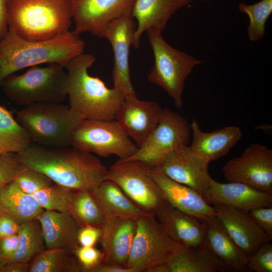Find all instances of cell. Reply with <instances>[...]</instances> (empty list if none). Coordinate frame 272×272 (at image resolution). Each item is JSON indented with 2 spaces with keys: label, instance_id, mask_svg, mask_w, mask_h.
Segmentation results:
<instances>
[{
  "label": "cell",
  "instance_id": "12",
  "mask_svg": "<svg viewBox=\"0 0 272 272\" xmlns=\"http://www.w3.org/2000/svg\"><path fill=\"white\" fill-rule=\"evenodd\" d=\"M222 172L229 182L272 193V150L264 145L252 144L240 156L227 161Z\"/></svg>",
  "mask_w": 272,
  "mask_h": 272
},
{
  "label": "cell",
  "instance_id": "8",
  "mask_svg": "<svg viewBox=\"0 0 272 272\" xmlns=\"http://www.w3.org/2000/svg\"><path fill=\"white\" fill-rule=\"evenodd\" d=\"M71 146L101 157L115 155L121 160L138 149L115 119H84L74 132Z\"/></svg>",
  "mask_w": 272,
  "mask_h": 272
},
{
  "label": "cell",
  "instance_id": "11",
  "mask_svg": "<svg viewBox=\"0 0 272 272\" xmlns=\"http://www.w3.org/2000/svg\"><path fill=\"white\" fill-rule=\"evenodd\" d=\"M105 179L116 183L139 208L154 214L165 201L150 173V167L138 161L119 160L108 168Z\"/></svg>",
  "mask_w": 272,
  "mask_h": 272
},
{
  "label": "cell",
  "instance_id": "16",
  "mask_svg": "<svg viewBox=\"0 0 272 272\" xmlns=\"http://www.w3.org/2000/svg\"><path fill=\"white\" fill-rule=\"evenodd\" d=\"M209 164L186 145L169 153L158 166L170 178L193 189L203 196L211 177Z\"/></svg>",
  "mask_w": 272,
  "mask_h": 272
},
{
  "label": "cell",
  "instance_id": "19",
  "mask_svg": "<svg viewBox=\"0 0 272 272\" xmlns=\"http://www.w3.org/2000/svg\"><path fill=\"white\" fill-rule=\"evenodd\" d=\"M203 197L210 204L223 205L245 211L272 206V193L237 182L221 183L211 177Z\"/></svg>",
  "mask_w": 272,
  "mask_h": 272
},
{
  "label": "cell",
  "instance_id": "1",
  "mask_svg": "<svg viewBox=\"0 0 272 272\" xmlns=\"http://www.w3.org/2000/svg\"><path fill=\"white\" fill-rule=\"evenodd\" d=\"M22 165L74 191H91L105 180L108 168L95 155L72 146L30 145L16 153Z\"/></svg>",
  "mask_w": 272,
  "mask_h": 272
},
{
  "label": "cell",
  "instance_id": "6",
  "mask_svg": "<svg viewBox=\"0 0 272 272\" xmlns=\"http://www.w3.org/2000/svg\"><path fill=\"white\" fill-rule=\"evenodd\" d=\"M0 86L19 105L62 102L67 96V76L63 65L51 63L45 67L32 66L21 75L13 74Z\"/></svg>",
  "mask_w": 272,
  "mask_h": 272
},
{
  "label": "cell",
  "instance_id": "17",
  "mask_svg": "<svg viewBox=\"0 0 272 272\" xmlns=\"http://www.w3.org/2000/svg\"><path fill=\"white\" fill-rule=\"evenodd\" d=\"M150 173L165 200L171 206L200 221L215 217L214 206L193 189L168 177L159 166Z\"/></svg>",
  "mask_w": 272,
  "mask_h": 272
},
{
  "label": "cell",
  "instance_id": "5",
  "mask_svg": "<svg viewBox=\"0 0 272 272\" xmlns=\"http://www.w3.org/2000/svg\"><path fill=\"white\" fill-rule=\"evenodd\" d=\"M83 119L62 102L30 104L17 111L16 116L31 142L50 147L71 146L74 132Z\"/></svg>",
  "mask_w": 272,
  "mask_h": 272
},
{
  "label": "cell",
  "instance_id": "30",
  "mask_svg": "<svg viewBox=\"0 0 272 272\" xmlns=\"http://www.w3.org/2000/svg\"><path fill=\"white\" fill-rule=\"evenodd\" d=\"M31 144L27 131L0 105V153H19Z\"/></svg>",
  "mask_w": 272,
  "mask_h": 272
},
{
  "label": "cell",
  "instance_id": "47",
  "mask_svg": "<svg viewBox=\"0 0 272 272\" xmlns=\"http://www.w3.org/2000/svg\"><path fill=\"white\" fill-rule=\"evenodd\" d=\"M202 1H211V0H202Z\"/></svg>",
  "mask_w": 272,
  "mask_h": 272
},
{
  "label": "cell",
  "instance_id": "27",
  "mask_svg": "<svg viewBox=\"0 0 272 272\" xmlns=\"http://www.w3.org/2000/svg\"><path fill=\"white\" fill-rule=\"evenodd\" d=\"M43 211L35 197L23 191L14 181L0 188V215L21 224L36 219Z\"/></svg>",
  "mask_w": 272,
  "mask_h": 272
},
{
  "label": "cell",
  "instance_id": "43",
  "mask_svg": "<svg viewBox=\"0 0 272 272\" xmlns=\"http://www.w3.org/2000/svg\"><path fill=\"white\" fill-rule=\"evenodd\" d=\"M89 272H136L131 268L101 262Z\"/></svg>",
  "mask_w": 272,
  "mask_h": 272
},
{
  "label": "cell",
  "instance_id": "34",
  "mask_svg": "<svg viewBox=\"0 0 272 272\" xmlns=\"http://www.w3.org/2000/svg\"><path fill=\"white\" fill-rule=\"evenodd\" d=\"M74 192L53 183L33 195L44 210L70 213Z\"/></svg>",
  "mask_w": 272,
  "mask_h": 272
},
{
  "label": "cell",
  "instance_id": "38",
  "mask_svg": "<svg viewBox=\"0 0 272 272\" xmlns=\"http://www.w3.org/2000/svg\"><path fill=\"white\" fill-rule=\"evenodd\" d=\"M80 264L81 271L89 272L91 269L102 262L103 254L102 251L94 246H78L74 250Z\"/></svg>",
  "mask_w": 272,
  "mask_h": 272
},
{
  "label": "cell",
  "instance_id": "42",
  "mask_svg": "<svg viewBox=\"0 0 272 272\" xmlns=\"http://www.w3.org/2000/svg\"><path fill=\"white\" fill-rule=\"evenodd\" d=\"M20 224L12 218L0 215V239L18 234Z\"/></svg>",
  "mask_w": 272,
  "mask_h": 272
},
{
  "label": "cell",
  "instance_id": "29",
  "mask_svg": "<svg viewBox=\"0 0 272 272\" xmlns=\"http://www.w3.org/2000/svg\"><path fill=\"white\" fill-rule=\"evenodd\" d=\"M18 236V248L9 261L29 263L46 249L41 226L37 219L20 224Z\"/></svg>",
  "mask_w": 272,
  "mask_h": 272
},
{
  "label": "cell",
  "instance_id": "9",
  "mask_svg": "<svg viewBox=\"0 0 272 272\" xmlns=\"http://www.w3.org/2000/svg\"><path fill=\"white\" fill-rule=\"evenodd\" d=\"M136 222V232L126 266L136 272H152L182 245L169 237L154 214L143 215Z\"/></svg>",
  "mask_w": 272,
  "mask_h": 272
},
{
  "label": "cell",
  "instance_id": "45",
  "mask_svg": "<svg viewBox=\"0 0 272 272\" xmlns=\"http://www.w3.org/2000/svg\"><path fill=\"white\" fill-rule=\"evenodd\" d=\"M29 268V263L9 261L5 265L2 272H27Z\"/></svg>",
  "mask_w": 272,
  "mask_h": 272
},
{
  "label": "cell",
  "instance_id": "23",
  "mask_svg": "<svg viewBox=\"0 0 272 272\" xmlns=\"http://www.w3.org/2000/svg\"><path fill=\"white\" fill-rule=\"evenodd\" d=\"M201 221L204 227L206 246L225 270L248 271V256L229 236L216 217Z\"/></svg>",
  "mask_w": 272,
  "mask_h": 272
},
{
  "label": "cell",
  "instance_id": "2",
  "mask_svg": "<svg viewBox=\"0 0 272 272\" xmlns=\"http://www.w3.org/2000/svg\"><path fill=\"white\" fill-rule=\"evenodd\" d=\"M74 31L48 40L32 41L22 38L10 29L0 41V85L9 76L25 68L57 63L64 67L84 53L85 43Z\"/></svg>",
  "mask_w": 272,
  "mask_h": 272
},
{
  "label": "cell",
  "instance_id": "37",
  "mask_svg": "<svg viewBox=\"0 0 272 272\" xmlns=\"http://www.w3.org/2000/svg\"><path fill=\"white\" fill-rule=\"evenodd\" d=\"M22 166L16 153H0V188L13 181Z\"/></svg>",
  "mask_w": 272,
  "mask_h": 272
},
{
  "label": "cell",
  "instance_id": "33",
  "mask_svg": "<svg viewBox=\"0 0 272 272\" xmlns=\"http://www.w3.org/2000/svg\"><path fill=\"white\" fill-rule=\"evenodd\" d=\"M239 10L249 19L247 35L249 40L256 42L261 39L265 33V25L272 13V0H260L252 5L241 3Z\"/></svg>",
  "mask_w": 272,
  "mask_h": 272
},
{
  "label": "cell",
  "instance_id": "3",
  "mask_svg": "<svg viewBox=\"0 0 272 272\" xmlns=\"http://www.w3.org/2000/svg\"><path fill=\"white\" fill-rule=\"evenodd\" d=\"M95 61L93 54L84 52L65 65L69 105L84 119H114L125 98L120 91L109 88L99 78L89 74Z\"/></svg>",
  "mask_w": 272,
  "mask_h": 272
},
{
  "label": "cell",
  "instance_id": "15",
  "mask_svg": "<svg viewBox=\"0 0 272 272\" xmlns=\"http://www.w3.org/2000/svg\"><path fill=\"white\" fill-rule=\"evenodd\" d=\"M214 208L215 217L223 228L247 256L271 240L248 212L223 205H215Z\"/></svg>",
  "mask_w": 272,
  "mask_h": 272
},
{
  "label": "cell",
  "instance_id": "46",
  "mask_svg": "<svg viewBox=\"0 0 272 272\" xmlns=\"http://www.w3.org/2000/svg\"><path fill=\"white\" fill-rule=\"evenodd\" d=\"M7 262L8 261L0 254V272H2L4 266Z\"/></svg>",
  "mask_w": 272,
  "mask_h": 272
},
{
  "label": "cell",
  "instance_id": "39",
  "mask_svg": "<svg viewBox=\"0 0 272 272\" xmlns=\"http://www.w3.org/2000/svg\"><path fill=\"white\" fill-rule=\"evenodd\" d=\"M248 213L258 227L272 239V206L256 208Z\"/></svg>",
  "mask_w": 272,
  "mask_h": 272
},
{
  "label": "cell",
  "instance_id": "18",
  "mask_svg": "<svg viewBox=\"0 0 272 272\" xmlns=\"http://www.w3.org/2000/svg\"><path fill=\"white\" fill-rule=\"evenodd\" d=\"M162 110L154 101L125 99L117 110L114 119L139 147L157 125Z\"/></svg>",
  "mask_w": 272,
  "mask_h": 272
},
{
  "label": "cell",
  "instance_id": "28",
  "mask_svg": "<svg viewBox=\"0 0 272 272\" xmlns=\"http://www.w3.org/2000/svg\"><path fill=\"white\" fill-rule=\"evenodd\" d=\"M90 191L98 201L105 217H121L136 221L141 216L147 214L111 180H104Z\"/></svg>",
  "mask_w": 272,
  "mask_h": 272
},
{
  "label": "cell",
  "instance_id": "25",
  "mask_svg": "<svg viewBox=\"0 0 272 272\" xmlns=\"http://www.w3.org/2000/svg\"><path fill=\"white\" fill-rule=\"evenodd\" d=\"M36 219L41 225L46 248H62L74 253L79 245L80 227L70 213L44 210Z\"/></svg>",
  "mask_w": 272,
  "mask_h": 272
},
{
  "label": "cell",
  "instance_id": "10",
  "mask_svg": "<svg viewBox=\"0 0 272 272\" xmlns=\"http://www.w3.org/2000/svg\"><path fill=\"white\" fill-rule=\"evenodd\" d=\"M191 140L190 123L179 113L164 108L157 125L145 142L132 156L122 161H138L150 167L158 166L169 153L189 145Z\"/></svg>",
  "mask_w": 272,
  "mask_h": 272
},
{
  "label": "cell",
  "instance_id": "13",
  "mask_svg": "<svg viewBox=\"0 0 272 272\" xmlns=\"http://www.w3.org/2000/svg\"><path fill=\"white\" fill-rule=\"evenodd\" d=\"M136 27L131 14L126 15L111 22L98 37L106 39L111 45L114 54L113 87L120 91L125 99L138 98L131 81L129 63Z\"/></svg>",
  "mask_w": 272,
  "mask_h": 272
},
{
  "label": "cell",
  "instance_id": "36",
  "mask_svg": "<svg viewBox=\"0 0 272 272\" xmlns=\"http://www.w3.org/2000/svg\"><path fill=\"white\" fill-rule=\"evenodd\" d=\"M248 270L272 272V244L270 242L262 245L253 254L248 256Z\"/></svg>",
  "mask_w": 272,
  "mask_h": 272
},
{
  "label": "cell",
  "instance_id": "31",
  "mask_svg": "<svg viewBox=\"0 0 272 272\" xmlns=\"http://www.w3.org/2000/svg\"><path fill=\"white\" fill-rule=\"evenodd\" d=\"M70 213L80 227L90 225L102 228L105 216L90 191H75Z\"/></svg>",
  "mask_w": 272,
  "mask_h": 272
},
{
  "label": "cell",
  "instance_id": "24",
  "mask_svg": "<svg viewBox=\"0 0 272 272\" xmlns=\"http://www.w3.org/2000/svg\"><path fill=\"white\" fill-rule=\"evenodd\" d=\"M190 126L191 140L189 146L191 150L210 163L226 155L242 137V132L237 126L206 132L194 119Z\"/></svg>",
  "mask_w": 272,
  "mask_h": 272
},
{
  "label": "cell",
  "instance_id": "41",
  "mask_svg": "<svg viewBox=\"0 0 272 272\" xmlns=\"http://www.w3.org/2000/svg\"><path fill=\"white\" fill-rule=\"evenodd\" d=\"M18 246V234L0 239V254L8 262L14 256Z\"/></svg>",
  "mask_w": 272,
  "mask_h": 272
},
{
  "label": "cell",
  "instance_id": "35",
  "mask_svg": "<svg viewBox=\"0 0 272 272\" xmlns=\"http://www.w3.org/2000/svg\"><path fill=\"white\" fill-rule=\"evenodd\" d=\"M14 181L23 191L31 195L53 183L44 174L23 166L17 172Z\"/></svg>",
  "mask_w": 272,
  "mask_h": 272
},
{
  "label": "cell",
  "instance_id": "44",
  "mask_svg": "<svg viewBox=\"0 0 272 272\" xmlns=\"http://www.w3.org/2000/svg\"><path fill=\"white\" fill-rule=\"evenodd\" d=\"M8 0H0V41L9 30L7 8Z\"/></svg>",
  "mask_w": 272,
  "mask_h": 272
},
{
  "label": "cell",
  "instance_id": "14",
  "mask_svg": "<svg viewBox=\"0 0 272 272\" xmlns=\"http://www.w3.org/2000/svg\"><path fill=\"white\" fill-rule=\"evenodd\" d=\"M135 0H72L74 31L99 37L114 20L131 14Z\"/></svg>",
  "mask_w": 272,
  "mask_h": 272
},
{
  "label": "cell",
  "instance_id": "4",
  "mask_svg": "<svg viewBox=\"0 0 272 272\" xmlns=\"http://www.w3.org/2000/svg\"><path fill=\"white\" fill-rule=\"evenodd\" d=\"M9 29L32 41L52 39L70 31L72 0H8Z\"/></svg>",
  "mask_w": 272,
  "mask_h": 272
},
{
  "label": "cell",
  "instance_id": "32",
  "mask_svg": "<svg viewBox=\"0 0 272 272\" xmlns=\"http://www.w3.org/2000/svg\"><path fill=\"white\" fill-rule=\"evenodd\" d=\"M73 252L62 248H46L29 264V272H67L81 271L75 262Z\"/></svg>",
  "mask_w": 272,
  "mask_h": 272
},
{
  "label": "cell",
  "instance_id": "20",
  "mask_svg": "<svg viewBox=\"0 0 272 272\" xmlns=\"http://www.w3.org/2000/svg\"><path fill=\"white\" fill-rule=\"evenodd\" d=\"M136 229L135 220L105 217L100 239L103 254L102 262L126 266Z\"/></svg>",
  "mask_w": 272,
  "mask_h": 272
},
{
  "label": "cell",
  "instance_id": "7",
  "mask_svg": "<svg viewBox=\"0 0 272 272\" xmlns=\"http://www.w3.org/2000/svg\"><path fill=\"white\" fill-rule=\"evenodd\" d=\"M146 32L154 56L148 79L163 89L175 106L181 108L185 81L193 68L202 61L172 47L164 39L162 32L150 29Z\"/></svg>",
  "mask_w": 272,
  "mask_h": 272
},
{
  "label": "cell",
  "instance_id": "21",
  "mask_svg": "<svg viewBox=\"0 0 272 272\" xmlns=\"http://www.w3.org/2000/svg\"><path fill=\"white\" fill-rule=\"evenodd\" d=\"M169 237L186 247L206 246L205 231L198 219L171 206L166 200L154 214Z\"/></svg>",
  "mask_w": 272,
  "mask_h": 272
},
{
  "label": "cell",
  "instance_id": "26",
  "mask_svg": "<svg viewBox=\"0 0 272 272\" xmlns=\"http://www.w3.org/2000/svg\"><path fill=\"white\" fill-rule=\"evenodd\" d=\"M225 271L207 246L201 248L181 246L173 252L166 261L152 272Z\"/></svg>",
  "mask_w": 272,
  "mask_h": 272
},
{
  "label": "cell",
  "instance_id": "22",
  "mask_svg": "<svg viewBox=\"0 0 272 272\" xmlns=\"http://www.w3.org/2000/svg\"><path fill=\"white\" fill-rule=\"evenodd\" d=\"M193 0H135L131 15L137 23L132 46L139 48L142 35L150 29L162 32L171 17Z\"/></svg>",
  "mask_w": 272,
  "mask_h": 272
},
{
  "label": "cell",
  "instance_id": "40",
  "mask_svg": "<svg viewBox=\"0 0 272 272\" xmlns=\"http://www.w3.org/2000/svg\"><path fill=\"white\" fill-rule=\"evenodd\" d=\"M102 234V228L86 225L80 227L78 231V241L81 246H94Z\"/></svg>",
  "mask_w": 272,
  "mask_h": 272
}]
</instances>
